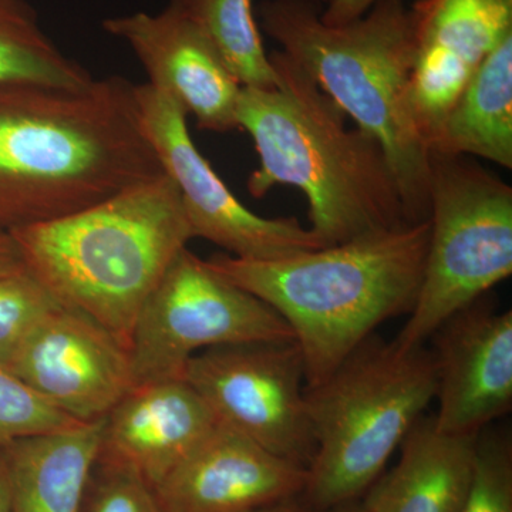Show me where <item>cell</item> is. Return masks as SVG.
Instances as JSON below:
<instances>
[{
	"label": "cell",
	"mask_w": 512,
	"mask_h": 512,
	"mask_svg": "<svg viewBox=\"0 0 512 512\" xmlns=\"http://www.w3.org/2000/svg\"><path fill=\"white\" fill-rule=\"evenodd\" d=\"M164 174L124 77L0 83V228L57 220Z\"/></svg>",
	"instance_id": "1"
},
{
	"label": "cell",
	"mask_w": 512,
	"mask_h": 512,
	"mask_svg": "<svg viewBox=\"0 0 512 512\" xmlns=\"http://www.w3.org/2000/svg\"><path fill=\"white\" fill-rule=\"evenodd\" d=\"M275 87H242L238 128L259 156L248 191L292 185L308 198L311 231L325 247L409 224L383 148L284 52L269 55Z\"/></svg>",
	"instance_id": "2"
},
{
	"label": "cell",
	"mask_w": 512,
	"mask_h": 512,
	"mask_svg": "<svg viewBox=\"0 0 512 512\" xmlns=\"http://www.w3.org/2000/svg\"><path fill=\"white\" fill-rule=\"evenodd\" d=\"M429 238L426 220L275 261L215 254L207 264L282 316L313 387L382 323L413 311Z\"/></svg>",
	"instance_id": "3"
},
{
	"label": "cell",
	"mask_w": 512,
	"mask_h": 512,
	"mask_svg": "<svg viewBox=\"0 0 512 512\" xmlns=\"http://www.w3.org/2000/svg\"><path fill=\"white\" fill-rule=\"evenodd\" d=\"M10 234L26 272L60 306L90 316L128 350L141 309L194 239L167 174Z\"/></svg>",
	"instance_id": "4"
},
{
	"label": "cell",
	"mask_w": 512,
	"mask_h": 512,
	"mask_svg": "<svg viewBox=\"0 0 512 512\" xmlns=\"http://www.w3.org/2000/svg\"><path fill=\"white\" fill-rule=\"evenodd\" d=\"M325 0H264L261 26L322 92L383 148L409 224L429 220L430 151L409 104L412 22L406 0H379L346 25Z\"/></svg>",
	"instance_id": "5"
},
{
	"label": "cell",
	"mask_w": 512,
	"mask_h": 512,
	"mask_svg": "<svg viewBox=\"0 0 512 512\" xmlns=\"http://www.w3.org/2000/svg\"><path fill=\"white\" fill-rule=\"evenodd\" d=\"M436 387L426 346L403 349L376 335L328 379L306 387L315 453L303 503L326 512L362 497L436 399Z\"/></svg>",
	"instance_id": "6"
},
{
	"label": "cell",
	"mask_w": 512,
	"mask_h": 512,
	"mask_svg": "<svg viewBox=\"0 0 512 512\" xmlns=\"http://www.w3.org/2000/svg\"><path fill=\"white\" fill-rule=\"evenodd\" d=\"M430 238L419 298L394 343L437 328L512 274V188L474 158L430 154Z\"/></svg>",
	"instance_id": "7"
},
{
	"label": "cell",
	"mask_w": 512,
	"mask_h": 512,
	"mask_svg": "<svg viewBox=\"0 0 512 512\" xmlns=\"http://www.w3.org/2000/svg\"><path fill=\"white\" fill-rule=\"evenodd\" d=\"M295 340L268 303L185 248L138 315L130 342L134 386L183 377L188 360L221 346Z\"/></svg>",
	"instance_id": "8"
},
{
	"label": "cell",
	"mask_w": 512,
	"mask_h": 512,
	"mask_svg": "<svg viewBox=\"0 0 512 512\" xmlns=\"http://www.w3.org/2000/svg\"><path fill=\"white\" fill-rule=\"evenodd\" d=\"M183 379L220 423L308 468L313 443L306 375L295 340L221 346L188 360Z\"/></svg>",
	"instance_id": "9"
},
{
	"label": "cell",
	"mask_w": 512,
	"mask_h": 512,
	"mask_svg": "<svg viewBox=\"0 0 512 512\" xmlns=\"http://www.w3.org/2000/svg\"><path fill=\"white\" fill-rule=\"evenodd\" d=\"M136 100L148 140L180 194L192 237L249 261L325 248L296 218H265L248 210L195 147L188 114L173 97L147 83L136 86Z\"/></svg>",
	"instance_id": "10"
},
{
	"label": "cell",
	"mask_w": 512,
	"mask_h": 512,
	"mask_svg": "<svg viewBox=\"0 0 512 512\" xmlns=\"http://www.w3.org/2000/svg\"><path fill=\"white\" fill-rule=\"evenodd\" d=\"M3 367L79 423L103 420L136 387L127 346L90 316L60 305Z\"/></svg>",
	"instance_id": "11"
},
{
	"label": "cell",
	"mask_w": 512,
	"mask_h": 512,
	"mask_svg": "<svg viewBox=\"0 0 512 512\" xmlns=\"http://www.w3.org/2000/svg\"><path fill=\"white\" fill-rule=\"evenodd\" d=\"M410 22L409 104L429 148L478 67L512 33V0H417Z\"/></svg>",
	"instance_id": "12"
},
{
	"label": "cell",
	"mask_w": 512,
	"mask_h": 512,
	"mask_svg": "<svg viewBox=\"0 0 512 512\" xmlns=\"http://www.w3.org/2000/svg\"><path fill=\"white\" fill-rule=\"evenodd\" d=\"M437 427L478 436L512 407V312L487 295L444 320L431 335Z\"/></svg>",
	"instance_id": "13"
},
{
	"label": "cell",
	"mask_w": 512,
	"mask_h": 512,
	"mask_svg": "<svg viewBox=\"0 0 512 512\" xmlns=\"http://www.w3.org/2000/svg\"><path fill=\"white\" fill-rule=\"evenodd\" d=\"M103 29L131 47L150 77L148 84L173 97L202 130L227 133L238 128L242 86L180 10L168 5L158 15L109 18Z\"/></svg>",
	"instance_id": "14"
},
{
	"label": "cell",
	"mask_w": 512,
	"mask_h": 512,
	"mask_svg": "<svg viewBox=\"0 0 512 512\" xmlns=\"http://www.w3.org/2000/svg\"><path fill=\"white\" fill-rule=\"evenodd\" d=\"M308 468L225 424L153 488L165 512H252L302 498Z\"/></svg>",
	"instance_id": "15"
},
{
	"label": "cell",
	"mask_w": 512,
	"mask_h": 512,
	"mask_svg": "<svg viewBox=\"0 0 512 512\" xmlns=\"http://www.w3.org/2000/svg\"><path fill=\"white\" fill-rule=\"evenodd\" d=\"M218 423L183 377L140 384L104 417L97 458L130 468L156 488Z\"/></svg>",
	"instance_id": "16"
},
{
	"label": "cell",
	"mask_w": 512,
	"mask_h": 512,
	"mask_svg": "<svg viewBox=\"0 0 512 512\" xmlns=\"http://www.w3.org/2000/svg\"><path fill=\"white\" fill-rule=\"evenodd\" d=\"M478 436H454L421 416L400 444L392 470L367 488V512H458L466 501Z\"/></svg>",
	"instance_id": "17"
},
{
	"label": "cell",
	"mask_w": 512,
	"mask_h": 512,
	"mask_svg": "<svg viewBox=\"0 0 512 512\" xmlns=\"http://www.w3.org/2000/svg\"><path fill=\"white\" fill-rule=\"evenodd\" d=\"M103 420L0 447L12 512H80Z\"/></svg>",
	"instance_id": "18"
},
{
	"label": "cell",
	"mask_w": 512,
	"mask_h": 512,
	"mask_svg": "<svg viewBox=\"0 0 512 512\" xmlns=\"http://www.w3.org/2000/svg\"><path fill=\"white\" fill-rule=\"evenodd\" d=\"M430 154L480 157L512 168V33L478 67L448 111Z\"/></svg>",
	"instance_id": "19"
},
{
	"label": "cell",
	"mask_w": 512,
	"mask_h": 512,
	"mask_svg": "<svg viewBox=\"0 0 512 512\" xmlns=\"http://www.w3.org/2000/svg\"><path fill=\"white\" fill-rule=\"evenodd\" d=\"M93 80L50 39L29 0H0V83L80 89Z\"/></svg>",
	"instance_id": "20"
},
{
	"label": "cell",
	"mask_w": 512,
	"mask_h": 512,
	"mask_svg": "<svg viewBox=\"0 0 512 512\" xmlns=\"http://www.w3.org/2000/svg\"><path fill=\"white\" fill-rule=\"evenodd\" d=\"M170 5L207 37L242 87H275V70L256 25L252 0H171Z\"/></svg>",
	"instance_id": "21"
},
{
	"label": "cell",
	"mask_w": 512,
	"mask_h": 512,
	"mask_svg": "<svg viewBox=\"0 0 512 512\" xmlns=\"http://www.w3.org/2000/svg\"><path fill=\"white\" fill-rule=\"evenodd\" d=\"M18 376L0 366V447L77 426Z\"/></svg>",
	"instance_id": "22"
},
{
	"label": "cell",
	"mask_w": 512,
	"mask_h": 512,
	"mask_svg": "<svg viewBox=\"0 0 512 512\" xmlns=\"http://www.w3.org/2000/svg\"><path fill=\"white\" fill-rule=\"evenodd\" d=\"M458 512H512V441L507 431L478 434L476 467Z\"/></svg>",
	"instance_id": "23"
},
{
	"label": "cell",
	"mask_w": 512,
	"mask_h": 512,
	"mask_svg": "<svg viewBox=\"0 0 512 512\" xmlns=\"http://www.w3.org/2000/svg\"><path fill=\"white\" fill-rule=\"evenodd\" d=\"M56 306L59 303L28 272L0 279V366Z\"/></svg>",
	"instance_id": "24"
},
{
	"label": "cell",
	"mask_w": 512,
	"mask_h": 512,
	"mask_svg": "<svg viewBox=\"0 0 512 512\" xmlns=\"http://www.w3.org/2000/svg\"><path fill=\"white\" fill-rule=\"evenodd\" d=\"M80 512H165L153 487L130 468L97 458Z\"/></svg>",
	"instance_id": "25"
},
{
	"label": "cell",
	"mask_w": 512,
	"mask_h": 512,
	"mask_svg": "<svg viewBox=\"0 0 512 512\" xmlns=\"http://www.w3.org/2000/svg\"><path fill=\"white\" fill-rule=\"evenodd\" d=\"M377 2L379 0H329L320 18L329 26L346 25L365 16Z\"/></svg>",
	"instance_id": "26"
},
{
	"label": "cell",
	"mask_w": 512,
	"mask_h": 512,
	"mask_svg": "<svg viewBox=\"0 0 512 512\" xmlns=\"http://www.w3.org/2000/svg\"><path fill=\"white\" fill-rule=\"evenodd\" d=\"M26 272L18 244L8 229L0 228V279Z\"/></svg>",
	"instance_id": "27"
},
{
	"label": "cell",
	"mask_w": 512,
	"mask_h": 512,
	"mask_svg": "<svg viewBox=\"0 0 512 512\" xmlns=\"http://www.w3.org/2000/svg\"><path fill=\"white\" fill-rule=\"evenodd\" d=\"M252 512H315L311 510L302 498H296V500L286 501V503L271 505V507L262 508V510H256Z\"/></svg>",
	"instance_id": "28"
},
{
	"label": "cell",
	"mask_w": 512,
	"mask_h": 512,
	"mask_svg": "<svg viewBox=\"0 0 512 512\" xmlns=\"http://www.w3.org/2000/svg\"><path fill=\"white\" fill-rule=\"evenodd\" d=\"M0 512H12L10 510L8 485H6L2 470H0Z\"/></svg>",
	"instance_id": "29"
},
{
	"label": "cell",
	"mask_w": 512,
	"mask_h": 512,
	"mask_svg": "<svg viewBox=\"0 0 512 512\" xmlns=\"http://www.w3.org/2000/svg\"><path fill=\"white\" fill-rule=\"evenodd\" d=\"M326 512H367L362 504L353 501V503L339 505V507L332 508V510Z\"/></svg>",
	"instance_id": "30"
}]
</instances>
